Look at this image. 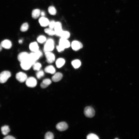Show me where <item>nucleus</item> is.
Returning <instances> with one entry per match:
<instances>
[{
  "label": "nucleus",
  "mask_w": 139,
  "mask_h": 139,
  "mask_svg": "<svg viewBox=\"0 0 139 139\" xmlns=\"http://www.w3.org/2000/svg\"><path fill=\"white\" fill-rule=\"evenodd\" d=\"M42 55V52L39 50L36 52H32L29 54V59L34 64Z\"/></svg>",
  "instance_id": "obj_1"
},
{
  "label": "nucleus",
  "mask_w": 139,
  "mask_h": 139,
  "mask_svg": "<svg viewBox=\"0 0 139 139\" xmlns=\"http://www.w3.org/2000/svg\"><path fill=\"white\" fill-rule=\"evenodd\" d=\"M54 42L52 39H49L46 41L44 46V50L45 52L51 51L54 48Z\"/></svg>",
  "instance_id": "obj_2"
},
{
  "label": "nucleus",
  "mask_w": 139,
  "mask_h": 139,
  "mask_svg": "<svg viewBox=\"0 0 139 139\" xmlns=\"http://www.w3.org/2000/svg\"><path fill=\"white\" fill-rule=\"evenodd\" d=\"M11 76V73L8 71H5L2 72L0 75V83H5Z\"/></svg>",
  "instance_id": "obj_3"
},
{
  "label": "nucleus",
  "mask_w": 139,
  "mask_h": 139,
  "mask_svg": "<svg viewBox=\"0 0 139 139\" xmlns=\"http://www.w3.org/2000/svg\"><path fill=\"white\" fill-rule=\"evenodd\" d=\"M84 114L87 117L92 118L95 115V111L93 108L91 106L85 107L84 110Z\"/></svg>",
  "instance_id": "obj_4"
},
{
  "label": "nucleus",
  "mask_w": 139,
  "mask_h": 139,
  "mask_svg": "<svg viewBox=\"0 0 139 139\" xmlns=\"http://www.w3.org/2000/svg\"><path fill=\"white\" fill-rule=\"evenodd\" d=\"M33 64L29 59L20 62V66L24 70H27L29 69Z\"/></svg>",
  "instance_id": "obj_5"
},
{
  "label": "nucleus",
  "mask_w": 139,
  "mask_h": 139,
  "mask_svg": "<svg viewBox=\"0 0 139 139\" xmlns=\"http://www.w3.org/2000/svg\"><path fill=\"white\" fill-rule=\"evenodd\" d=\"M25 84L28 87L33 88L36 86L37 81L34 77H30L27 78L25 81Z\"/></svg>",
  "instance_id": "obj_6"
},
{
  "label": "nucleus",
  "mask_w": 139,
  "mask_h": 139,
  "mask_svg": "<svg viewBox=\"0 0 139 139\" xmlns=\"http://www.w3.org/2000/svg\"><path fill=\"white\" fill-rule=\"evenodd\" d=\"M15 77L16 79L21 83L25 81L28 78L26 74L22 72H19L17 73Z\"/></svg>",
  "instance_id": "obj_7"
},
{
  "label": "nucleus",
  "mask_w": 139,
  "mask_h": 139,
  "mask_svg": "<svg viewBox=\"0 0 139 139\" xmlns=\"http://www.w3.org/2000/svg\"><path fill=\"white\" fill-rule=\"evenodd\" d=\"M45 55L47 62L49 63H53L55 60V56L51 51L45 52Z\"/></svg>",
  "instance_id": "obj_8"
},
{
  "label": "nucleus",
  "mask_w": 139,
  "mask_h": 139,
  "mask_svg": "<svg viewBox=\"0 0 139 139\" xmlns=\"http://www.w3.org/2000/svg\"><path fill=\"white\" fill-rule=\"evenodd\" d=\"M54 29L55 34L60 36L63 31L62 29V24L60 22H56Z\"/></svg>",
  "instance_id": "obj_9"
},
{
  "label": "nucleus",
  "mask_w": 139,
  "mask_h": 139,
  "mask_svg": "<svg viewBox=\"0 0 139 139\" xmlns=\"http://www.w3.org/2000/svg\"><path fill=\"white\" fill-rule=\"evenodd\" d=\"M57 129L60 131H64L68 128L67 124L65 122H61L57 124L56 126Z\"/></svg>",
  "instance_id": "obj_10"
},
{
  "label": "nucleus",
  "mask_w": 139,
  "mask_h": 139,
  "mask_svg": "<svg viewBox=\"0 0 139 139\" xmlns=\"http://www.w3.org/2000/svg\"><path fill=\"white\" fill-rule=\"evenodd\" d=\"M29 54L26 52L20 53L18 56V59L20 62L29 59Z\"/></svg>",
  "instance_id": "obj_11"
},
{
  "label": "nucleus",
  "mask_w": 139,
  "mask_h": 139,
  "mask_svg": "<svg viewBox=\"0 0 139 139\" xmlns=\"http://www.w3.org/2000/svg\"><path fill=\"white\" fill-rule=\"evenodd\" d=\"M71 47L74 50L77 51L81 48L83 45L80 42L77 41H74L72 43Z\"/></svg>",
  "instance_id": "obj_12"
},
{
  "label": "nucleus",
  "mask_w": 139,
  "mask_h": 139,
  "mask_svg": "<svg viewBox=\"0 0 139 139\" xmlns=\"http://www.w3.org/2000/svg\"><path fill=\"white\" fill-rule=\"evenodd\" d=\"M59 45L65 49L70 46V43L67 39L61 38L59 41Z\"/></svg>",
  "instance_id": "obj_13"
},
{
  "label": "nucleus",
  "mask_w": 139,
  "mask_h": 139,
  "mask_svg": "<svg viewBox=\"0 0 139 139\" xmlns=\"http://www.w3.org/2000/svg\"><path fill=\"white\" fill-rule=\"evenodd\" d=\"M39 22L41 26L46 27L49 25L50 21L47 18L42 16L39 19Z\"/></svg>",
  "instance_id": "obj_14"
},
{
  "label": "nucleus",
  "mask_w": 139,
  "mask_h": 139,
  "mask_svg": "<svg viewBox=\"0 0 139 139\" xmlns=\"http://www.w3.org/2000/svg\"><path fill=\"white\" fill-rule=\"evenodd\" d=\"M3 48L6 49H9L12 46V44L10 41L6 39L2 41L1 45Z\"/></svg>",
  "instance_id": "obj_15"
},
{
  "label": "nucleus",
  "mask_w": 139,
  "mask_h": 139,
  "mask_svg": "<svg viewBox=\"0 0 139 139\" xmlns=\"http://www.w3.org/2000/svg\"><path fill=\"white\" fill-rule=\"evenodd\" d=\"M29 48L32 52H36L39 50L38 44L36 42H31L30 44Z\"/></svg>",
  "instance_id": "obj_16"
},
{
  "label": "nucleus",
  "mask_w": 139,
  "mask_h": 139,
  "mask_svg": "<svg viewBox=\"0 0 139 139\" xmlns=\"http://www.w3.org/2000/svg\"><path fill=\"white\" fill-rule=\"evenodd\" d=\"M63 77L62 74L60 72L55 74L52 77V80L54 82H56L60 81Z\"/></svg>",
  "instance_id": "obj_17"
},
{
  "label": "nucleus",
  "mask_w": 139,
  "mask_h": 139,
  "mask_svg": "<svg viewBox=\"0 0 139 139\" xmlns=\"http://www.w3.org/2000/svg\"><path fill=\"white\" fill-rule=\"evenodd\" d=\"M51 80L49 79H46L44 80L41 83L40 86L42 88H45L47 87L51 83Z\"/></svg>",
  "instance_id": "obj_18"
},
{
  "label": "nucleus",
  "mask_w": 139,
  "mask_h": 139,
  "mask_svg": "<svg viewBox=\"0 0 139 139\" xmlns=\"http://www.w3.org/2000/svg\"><path fill=\"white\" fill-rule=\"evenodd\" d=\"M41 14V12L39 9H36L33 10L32 12V17L34 19L38 18Z\"/></svg>",
  "instance_id": "obj_19"
},
{
  "label": "nucleus",
  "mask_w": 139,
  "mask_h": 139,
  "mask_svg": "<svg viewBox=\"0 0 139 139\" xmlns=\"http://www.w3.org/2000/svg\"><path fill=\"white\" fill-rule=\"evenodd\" d=\"M45 72L51 74H54L56 71L55 68L52 65H50L47 66L44 69Z\"/></svg>",
  "instance_id": "obj_20"
},
{
  "label": "nucleus",
  "mask_w": 139,
  "mask_h": 139,
  "mask_svg": "<svg viewBox=\"0 0 139 139\" xmlns=\"http://www.w3.org/2000/svg\"><path fill=\"white\" fill-rule=\"evenodd\" d=\"M65 63V61L64 59L59 58L56 60V65L57 68H60L64 65Z\"/></svg>",
  "instance_id": "obj_21"
},
{
  "label": "nucleus",
  "mask_w": 139,
  "mask_h": 139,
  "mask_svg": "<svg viewBox=\"0 0 139 139\" xmlns=\"http://www.w3.org/2000/svg\"><path fill=\"white\" fill-rule=\"evenodd\" d=\"M1 130L2 134L4 135H6L10 131L9 126L6 125L2 126Z\"/></svg>",
  "instance_id": "obj_22"
},
{
  "label": "nucleus",
  "mask_w": 139,
  "mask_h": 139,
  "mask_svg": "<svg viewBox=\"0 0 139 139\" xmlns=\"http://www.w3.org/2000/svg\"><path fill=\"white\" fill-rule=\"evenodd\" d=\"M81 62L78 59H76L73 60L72 62V64L73 66L75 68L79 67L81 65Z\"/></svg>",
  "instance_id": "obj_23"
},
{
  "label": "nucleus",
  "mask_w": 139,
  "mask_h": 139,
  "mask_svg": "<svg viewBox=\"0 0 139 139\" xmlns=\"http://www.w3.org/2000/svg\"><path fill=\"white\" fill-rule=\"evenodd\" d=\"M48 11L49 13L52 15H55L56 13V10L55 7L53 6H50L49 7Z\"/></svg>",
  "instance_id": "obj_24"
},
{
  "label": "nucleus",
  "mask_w": 139,
  "mask_h": 139,
  "mask_svg": "<svg viewBox=\"0 0 139 139\" xmlns=\"http://www.w3.org/2000/svg\"><path fill=\"white\" fill-rule=\"evenodd\" d=\"M44 32L45 33L50 36H53L55 34L54 30L50 28H46L44 29Z\"/></svg>",
  "instance_id": "obj_25"
},
{
  "label": "nucleus",
  "mask_w": 139,
  "mask_h": 139,
  "mask_svg": "<svg viewBox=\"0 0 139 139\" xmlns=\"http://www.w3.org/2000/svg\"><path fill=\"white\" fill-rule=\"evenodd\" d=\"M70 34L68 32L63 31L60 36L61 38L67 39L70 37Z\"/></svg>",
  "instance_id": "obj_26"
},
{
  "label": "nucleus",
  "mask_w": 139,
  "mask_h": 139,
  "mask_svg": "<svg viewBox=\"0 0 139 139\" xmlns=\"http://www.w3.org/2000/svg\"><path fill=\"white\" fill-rule=\"evenodd\" d=\"M29 25L27 23H25L22 24L20 28V31L23 32L27 31L28 29Z\"/></svg>",
  "instance_id": "obj_27"
},
{
  "label": "nucleus",
  "mask_w": 139,
  "mask_h": 139,
  "mask_svg": "<svg viewBox=\"0 0 139 139\" xmlns=\"http://www.w3.org/2000/svg\"><path fill=\"white\" fill-rule=\"evenodd\" d=\"M37 40L38 42L40 44H42L46 41V39L44 36L40 35L38 37Z\"/></svg>",
  "instance_id": "obj_28"
},
{
  "label": "nucleus",
  "mask_w": 139,
  "mask_h": 139,
  "mask_svg": "<svg viewBox=\"0 0 139 139\" xmlns=\"http://www.w3.org/2000/svg\"><path fill=\"white\" fill-rule=\"evenodd\" d=\"M54 137L53 133L51 132H47L45 135L44 138L45 139H53Z\"/></svg>",
  "instance_id": "obj_29"
},
{
  "label": "nucleus",
  "mask_w": 139,
  "mask_h": 139,
  "mask_svg": "<svg viewBox=\"0 0 139 139\" xmlns=\"http://www.w3.org/2000/svg\"><path fill=\"white\" fill-rule=\"evenodd\" d=\"M41 67V64L39 63H35L33 65V69L35 71H38L40 70Z\"/></svg>",
  "instance_id": "obj_30"
},
{
  "label": "nucleus",
  "mask_w": 139,
  "mask_h": 139,
  "mask_svg": "<svg viewBox=\"0 0 139 139\" xmlns=\"http://www.w3.org/2000/svg\"><path fill=\"white\" fill-rule=\"evenodd\" d=\"M87 139H98L99 138L96 135L93 133H90L87 136Z\"/></svg>",
  "instance_id": "obj_31"
},
{
  "label": "nucleus",
  "mask_w": 139,
  "mask_h": 139,
  "mask_svg": "<svg viewBox=\"0 0 139 139\" xmlns=\"http://www.w3.org/2000/svg\"><path fill=\"white\" fill-rule=\"evenodd\" d=\"M44 75V71L42 70H39L36 74V76L37 78L38 79H40L43 77Z\"/></svg>",
  "instance_id": "obj_32"
},
{
  "label": "nucleus",
  "mask_w": 139,
  "mask_h": 139,
  "mask_svg": "<svg viewBox=\"0 0 139 139\" xmlns=\"http://www.w3.org/2000/svg\"><path fill=\"white\" fill-rule=\"evenodd\" d=\"M56 22L54 20H52L50 21L48 25L49 28L53 29L54 28Z\"/></svg>",
  "instance_id": "obj_33"
},
{
  "label": "nucleus",
  "mask_w": 139,
  "mask_h": 139,
  "mask_svg": "<svg viewBox=\"0 0 139 139\" xmlns=\"http://www.w3.org/2000/svg\"><path fill=\"white\" fill-rule=\"evenodd\" d=\"M56 49L58 52H60L63 51L65 49L59 45L56 46Z\"/></svg>",
  "instance_id": "obj_34"
},
{
  "label": "nucleus",
  "mask_w": 139,
  "mask_h": 139,
  "mask_svg": "<svg viewBox=\"0 0 139 139\" xmlns=\"http://www.w3.org/2000/svg\"><path fill=\"white\" fill-rule=\"evenodd\" d=\"M4 139H15V138L11 135H8L3 138Z\"/></svg>",
  "instance_id": "obj_35"
},
{
  "label": "nucleus",
  "mask_w": 139,
  "mask_h": 139,
  "mask_svg": "<svg viewBox=\"0 0 139 139\" xmlns=\"http://www.w3.org/2000/svg\"><path fill=\"white\" fill-rule=\"evenodd\" d=\"M40 15L42 16H44L45 15V13L44 11H42L41 12Z\"/></svg>",
  "instance_id": "obj_36"
},
{
  "label": "nucleus",
  "mask_w": 139,
  "mask_h": 139,
  "mask_svg": "<svg viewBox=\"0 0 139 139\" xmlns=\"http://www.w3.org/2000/svg\"><path fill=\"white\" fill-rule=\"evenodd\" d=\"M19 42L20 44H21L22 42V40L20 39L19 40Z\"/></svg>",
  "instance_id": "obj_37"
},
{
  "label": "nucleus",
  "mask_w": 139,
  "mask_h": 139,
  "mask_svg": "<svg viewBox=\"0 0 139 139\" xmlns=\"http://www.w3.org/2000/svg\"><path fill=\"white\" fill-rule=\"evenodd\" d=\"M2 46L1 45H0V49L1 51L2 49Z\"/></svg>",
  "instance_id": "obj_38"
},
{
  "label": "nucleus",
  "mask_w": 139,
  "mask_h": 139,
  "mask_svg": "<svg viewBox=\"0 0 139 139\" xmlns=\"http://www.w3.org/2000/svg\"><path fill=\"white\" fill-rule=\"evenodd\" d=\"M115 139H118V138H115Z\"/></svg>",
  "instance_id": "obj_39"
}]
</instances>
